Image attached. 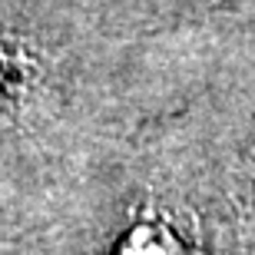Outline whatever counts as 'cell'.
<instances>
[{"mask_svg":"<svg viewBox=\"0 0 255 255\" xmlns=\"http://www.w3.org/2000/svg\"><path fill=\"white\" fill-rule=\"evenodd\" d=\"M3 83H7V57L0 50V100H3Z\"/></svg>","mask_w":255,"mask_h":255,"instance_id":"obj_1","label":"cell"}]
</instances>
